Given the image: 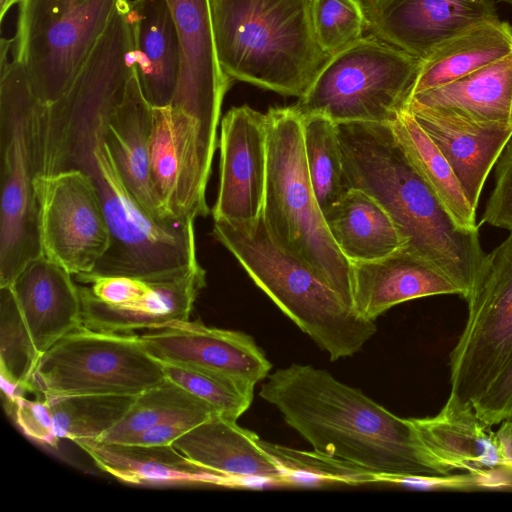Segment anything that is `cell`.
<instances>
[{
    "instance_id": "5",
    "label": "cell",
    "mask_w": 512,
    "mask_h": 512,
    "mask_svg": "<svg viewBox=\"0 0 512 512\" xmlns=\"http://www.w3.org/2000/svg\"><path fill=\"white\" fill-rule=\"evenodd\" d=\"M266 116L268 160L262 216L269 235L353 309L352 263L333 240L315 197L305 156L302 114L294 105L273 107Z\"/></svg>"
},
{
    "instance_id": "3",
    "label": "cell",
    "mask_w": 512,
    "mask_h": 512,
    "mask_svg": "<svg viewBox=\"0 0 512 512\" xmlns=\"http://www.w3.org/2000/svg\"><path fill=\"white\" fill-rule=\"evenodd\" d=\"M349 189L388 212L408 252L427 261L467 297L485 255L478 229L459 227L414 167L392 125L336 123Z\"/></svg>"
},
{
    "instance_id": "13",
    "label": "cell",
    "mask_w": 512,
    "mask_h": 512,
    "mask_svg": "<svg viewBox=\"0 0 512 512\" xmlns=\"http://www.w3.org/2000/svg\"><path fill=\"white\" fill-rule=\"evenodd\" d=\"M119 1L87 0L13 48V59L23 65L43 104L50 106L67 92Z\"/></svg>"
},
{
    "instance_id": "29",
    "label": "cell",
    "mask_w": 512,
    "mask_h": 512,
    "mask_svg": "<svg viewBox=\"0 0 512 512\" xmlns=\"http://www.w3.org/2000/svg\"><path fill=\"white\" fill-rule=\"evenodd\" d=\"M512 54V26L500 20L475 25L441 44L422 62L414 94L434 89Z\"/></svg>"
},
{
    "instance_id": "35",
    "label": "cell",
    "mask_w": 512,
    "mask_h": 512,
    "mask_svg": "<svg viewBox=\"0 0 512 512\" xmlns=\"http://www.w3.org/2000/svg\"><path fill=\"white\" fill-rule=\"evenodd\" d=\"M165 378L179 385L228 419H237L253 401L254 386L215 372L162 363Z\"/></svg>"
},
{
    "instance_id": "28",
    "label": "cell",
    "mask_w": 512,
    "mask_h": 512,
    "mask_svg": "<svg viewBox=\"0 0 512 512\" xmlns=\"http://www.w3.org/2000/svg\"><path fill=\"white\" fill-rule=\"evenodd\" d=\"M324 218L333 240L351 263L381 259L405 246L388 212L360 189H348Z\"/></svg>"
},
{
    "instance_id": "37",
    "label": "cell",
    "mask_w": 512,
    "mask_h": 512,
    "mask_svg": "<svg viewBox=\"0 0 512 512\" xmlns=\"http://www.w3.org/2000/svg\"><path fill=\"white\" fill-rule=\"evenodd\" d=\"M263 448L288 471L301 470L319 475L327 482L365 484L382 482L381 477L350 462L325 453L303 451L273 444L261 439Z\"/></svg>"
},
{
    "instance_id": "8",
    "label": "cell",
    "mask_w": 512,
    "mask_h": 512,
    "mask_svg": "<svg viewBox=\"0 0 512 512\" xmlns=\"http://www.w3.org/2000/svg\"><path fill=\"white\" fill-rule=\"evenodd\" d=\"M422 61L372 34L330 57L295 104L335 123L392 124L407 110Z\"/></svg>"
},
{
    "instance_id": "36",
    "label": "cell",
    "mask_w": 512,
    "mask_h": 512,
    "mask_svg": "<svg viewBox=\"0 0 512 512\" xmlns=\"http://www.w3.org/2000/svg\"><path fill=\"white\" fill-rule=\"evenodd\" d=\"M318 44L330 57L347 49L368 29L362 0H310Z\"/></svg>"
},
{
    "instance_id": "18",
    "label": "cell",
    "mask_w": 512,
    "mask_h": 512,
    "mask_svg": "<svg viewBox=\"0 0 512 512\" xmlns=\"http://www.w3.org/2000/svg\"><path fill=\"white\" fill-rule=\"evenodd\" d=\"M206 286V272L199 263L152 281L139 300L121 306L108 305L79 286L85 327L97 331L132 334L158 330L190 320L194 303Z\"/></svg>"
},
{
    "instance_id": "27",
    "label": "cell",
    "mask_w": 512,
    "mask_h": 512,
    "mask_svg": "<svg viewBox=\"0 0 512 512\" xmlns=\"http://www.w3.org/2000/svg\"><path fill=\"white\" fill-rule=\"evenodd\" d=\"M411 420L428 449L456 470L485 473L508 467L497 432L473 408L445 404L435 416Z\"/></svg>"
},
{
    "instance_id": "24",
    "label": "cell",
    "mask_w": 512,
    "mask_h": 512,
    "mask_svg": "<svg viewBox=\"0 0 512 512\" xmlns=\"http://www.w3.org/2000/svg\"><path fill=\"white\" fill-rule=\"evenodd\" d=\"M75 442L104 472L137 485L230 486L233 478L200 466L173 445H140L78 439Z\"/></svg>"
},
{
    "instance_id": "26",
    "label": "cell",
    "mask_w": 512,
    "mask_h": 512,
    "mask_svg": "<svg viewBox=\"0 0 512 512\" xmlns=\"http://www.w3.org/2000/svg\"><path fill=\"white\" fill-rule=\"evenodd\" d=\"M409 105L481 125L512 127V54L456 81L414 94Z\"/></svg>"
},
{
    "instance_id": "4",
    "label": "cell",
    "mask_w": 512,
    "mask_h": 512,
    "mask_svg": "<svg viewBox=\"0 0 512 512\" xmlns=\"http://www.w3.org/2000/svg\"><path fill=\"white\" fill-rule=\"evenodd\" d=\"M219 63L233 81L301 98L330 59L310 0H210Z\"/></svg>"
},
{
    "instance_id": "33",
    "label": "cell",
    "mask_w": 512,
    "mask_h": 512,
    "mask_svg": "<svg viewBox=\"0 0 512 512\" xmlns=\"http://www.w3.org/2000/svg\"><path fill=\"white\" fill-rule=\"evenodd\" d=\"M136 396L84 394L48 400L54 435L58 440L98 439L124 417Z\"/></svg>"
},
{
    "instance_id": "17",
    "label": "cell",
    "mask_w": 512,
    "mask_h": 512,
    "mask_svg": "<svg viewBox=\"0 0 512 512\" xmlns=\"http://www.w3.org/2000/svg\"><path fill=\"white\" fill-rule=\"evenodd\" d=\"M147 352L161 363L203 369L254 386L272 368L246 333L186 321L139 335Z\"/></svg>"
},
{
    "instance_id": "16",
    "label": "cell",
    "mask_w": 512,
    "mask_h": 512,
    "mask_svg": "<svg viewBox=\"0 0 512 512\" xmlns=\"http://www.w3.org/2000/svg\"><path fill=\"white\" fill-rule=\"evenodd\" d=\"M176 27L180 72L172 107L217 137L222 103L232 80L219 63L210 0H166Z\"/></svg>"
},
{
    "instance_id": "22",
    "label": "cell",
    "mask_w": 512,
    "mask_h": 512,
    "mask_svg": "<svg viewBox=\"0 0 512 512\" xmlns=\"http://www.w3.org/2000/svg\"><path fill=\"white\" fill-rule=\"evenodd\" d=\"M407 111L448 161L476 209L484 183L512 137V127L472 123L414 105H408Z\"/></svg>"
},
{
    "instance_id": "42",
    "label": "cell",
    "mask_w": 512,
    "mask_h": 512,
    "mask_svg": "<svg viewBox=\"0 0 512 512\" xmlns=\"http://www.w3.org/2000/svg\"><path fill=\"white\" fill-rule=\"evenodd\" d=\"M13 405L16 422L27 436L41 443L56 446L59 440L53 432V416L47 399L28 400L18 396Z\"/></svg>"
},
{
    "instance_id": "32",
    "label": "cell",
    "mask_w": 512,
    "mask_h": 512,
    "mask_svg": "<svg viewBox=\"0 0 512 512\" xmlns=\"http://www.w3.org/2000/svg\"><path fill=\"white\" fill-rule=\"evenodd\" d=\"M304 149L311 185L323 213L349 189L337 124L321 114L302 115Z\"/></svg>"
},
{
    "instance_id": "9",
    "label": "cell",
    "mask_w": 512,
    "mask_h": 512,
    "mask_svg": "<svg viewBox=\"0 0 512 512\" xmlns=\"http://www.w3.org/2000/svg\"><path fill=\"white\" fill-rule=\"evenodd\" d=\"M137 334L82 327L42 354L33 388L51 400L84 394L139 395L165 380Z\"/></svg>"
},
{
    "instance_id": "44",
    "label": "cell",
    "mask_w": 512,
    "mask_h": 512,
    "mask_svg": "<svg viewBox=\"0 0 512 512\" xmlns=\"http://www.w3.org/2000/svg\"><path fill=\"white\" fill-rule=\"evenodd\" d=\"M497 435L508 460V467H512V420L501 423Z\"/></svg>"
},
{
    "instance_id": "12",
    "label": "cell",
    "mask_w": 512,
    "mask_h": 512,
    "mask_svg": "<svg viewBox=\"0 0 512 512\" xmlns=\"http://www.w3.org/2000/svg\"><path fill=\"white\" fill-rule=\"evenodd\" d=\"M217 137L195 118L172 107H153L150 177L166 215L186 221L210 213L206 188Z\"/></svg>"
},
{
    "instance_id": "7",
    "label": "cell",
    "mask_w": 512,
    "mask_h": 512,
    "mask_svg": "<svg viewBox=\"0 0 512 512\" xmlns=\"http://www.w3.org/2000/svg\"><path fill=\"white\" fill-rule=\"evenodd\" d=\"M47 105L16 59L0 65V286L43 254L35 180L42 172Z\"/></svg>"
},
{
    "instance_id": "15",
    "label": "cell",
    "mask_w": 512,
    "mask_h": 512,
    "mask_svg": "<svg viewBox=\"0 0 512 512\" xmlns=\"http://www.w3.org/2000/svg\"><path fill=\"white\" fill-rule=\"evenodd\" d=\"M362 3L373 36L422 62L450 38L499 18L493 0H362Z\"/></svg>"
},
{
    "instance_id": "2",
    "label": "cell",
    "mask_w": 512,
    "mask_h": 512,
    "mask_svg": "<svg viewBox=\"0 0 512 512\" xmlns=\"http://www.w3.org/2000/svg\"><path fill=\"white\" fill-rule=\"evenodd\" d=\"M259 395L314 450L350 462L388 482L443 478L454 467L432 453L411 418H401L311 365L291 364L268 375Z\"/></svg>"
},
{
    "instance_id": "34",
    "label": "cell",
    "mask_w": 512,
    "mask_h": 512,
    "mask_svg": "<svg viewBox=\"0 0 512 512\" xmlns=\"http://www.w3.org/2000/svg\"><path fill=\"white\" fill-rule=\"evenodd\" d=\"M197 409L212 410L179 385L165 379L137 395L124 417L97 440L127 443L170 417Z\"/></svg>"
},
{
    "instance_id": "21",
    "label": "cell",
    "mask_w": 512,
    "mask_h": 512,
    "mask_svg": "<svg viewBox=\"0 0 512 512\" xmlns=\"http://www.w3.org/2000/svg\"><path fill=\"white\" fill-rule=\"evenodd\" d=\"M153 107L146 100L135 69L120 102L109 113L104 140L131 195L152 218H169L155 194L150 177V137Z\"/></svg>"
},
{
    "instance_id": "45",
    "label": "cell",
    "mask_w": 512,
    "mask_h": 512,
    "mask_svg": "<svg viewBox=\"0 0 512 512\" xmlns=\"http://www.w3.org/2000/svg\"><path fill=\"white\" fill-rule=\"evenodd\" d=\"M20 0H0V22H3V19L8 12V10L15 5L16 3H19Z\"/></svg>"
},
{
    "instance_id": "10",
    "label": "cell",
    "mask_w": 512,
    "mask_h": 512,
    "mask_svg": "<svg viewBox=\"0 0 512 512\" xmlns=\"http://www.w3.org/2000/svg\"><path fill=\"white\" fill-rule=\"evenodd\" d=\"M468 317L450 354L445 404L473 408L512 349V230L485 254L468 296Z\"/></svg>"
},
{
    "instance_id": "19",
    "label": "cell",
    "mask_w": 512,
    "mask_h": 512,
    "mask_svg": "<svg viewBox=\"0 0 512 512\" xmlns=\"http://www.w3.org/2000/svg\"><path fill=\"white\" fill-rule=\"evenodd\" d=\"M73 278L42 254L29 261L10 285L41 355L67 334L84 327L79 286Z\"/></svg>"
},
{
    "instance_id": "39",
    "label": "cell",
    "mask_w": 512,
    "mask_h": 512,
    "mask_svg": "<svg viewBox=\"0 0 512 512\" xmlns=\"http://www.w3.org/2000/svg\"><path fill=\"white\" fill-rule=\"evenodd\" d=\"M495 169L493 190L480 224L512 230V137L501 152Z\"/></svg>"
},
{
    "instance_id": "6",
    "label": "cell",
    "mask_w": 512,
    "mask_h": 512,
    "mask_svg": "<svg viewBox=\"0 0 512 512\" xmlns=\"http://www.w3.org/2000/svg\"><path fill=\"white\" fill-rule=\"evenodd\" d=\"M213 235L332 361L354 355L376 333L374 321L359 316L316 273L273 242L262 215L253 224L214 221Z\"/></svg>"
},
{
    "instance_id": "30",
    "label": "cell",
    "mask_w": 512,
    "mask_h": 512,
    "mask_svg": "<svg viewBox=\"0 0 512 512\" xmlns=\"http://www.w3.org/2000/svg\"><path fill=\"white\" fill-rule=\"evenodd\" d=\"M406 155L463 229H478L476 209L468 201L453 169L435 143L407 110L391 124Z\"/></svg>"
},
{
    "instance_id": "41",
    "label": "cell",
    "mask_w": 512,
    "mask_h": 512,
    "mask_svg": "<svg viewBox=\"0 0 512 512\" xmlns=\"http://www.w3.org/2000/svg\"><path fill=\"white\" fill-rule=\"evenodd\" d=\"M87 0H20L17 31L13 47L21 45L32 33L63 15L76 10Z\"/></svg>"
},
{
    "instance_id": "20",
    "label": "cell",
    "mask_w": 512,
    "mask_h": 512,
    "mask_svg": "<svg viewBox=\"0 0 512 512\" xmlns=\"http://www.w3.org/2000/svg\"><path fill=\"white\" fill-rule=\"evenodd\" d=\"M442 294L461 292L433 265L404 248L352 263L353 309L369 321L402 302Z\"/></svg>"
},
{
    "instance_id": "40",
    "label": "cell",
    "mask_w": 512,
    "mask_h": 512,
    "mask_svg": "<svg viewBox=\"0 0 512 512\" xmlns=\"http://www.w3.org/2000/svg\"><path fill=\"white\" fill-rule=\"evenodd\" d=\"M473 410L488 427L512 420V349Z\"/></svg>"
},
{
    "instance_id": "23",
    "label": "cell",
    "mask_w": 512,
    "mask_h": 512,
    "mask_svg": "<svg viewBox=\"0 0 512 512\" xmlns=\"http://www.w3.org/2000/svg\"><path fill=\"white\" fill-rule=\"evenodd\" d=\"M194 463L233 479L267 477L286 484L288 470L252 431L212 414L172 444Z\"/></svg>"
},
{
    "instance_id": "31",
    "label": "cell",
    "mask_w": 512,
    "mask_h": 512,
    "mask_svg": "<svg viewBox=\"0 0 512 512\" xmlns=\"http://www.w3.org/2000/svg\"><path fill=\"white\" fill-rule=\"evenodd\" d=\"M11 286H0V375L3 394L13 404L24 391H34L41 358Z\"/></svg>"
},
{
    "instance_id": "38",
    "label": "cell",
    "mask_w": 512,
    "mask_h": 512,
    "mask_svg": "<svg viewBox=\"0 0 512 512\" xmlns=\"http://www.w3.org/2000/svg\"><path fill=\"white\" fill-rule=\"evenodd\" d=\"M74 280L85 284V290L99 301L108 305L121 306L143 297L155 279L83 273L75 275Z\"/></svg>"
},
{
    "instance_id": "14",
    "label": "cell",
    "mask_w": 512,
    "mask_h": 512,
    "mask_svg": "<svg viewBox=\"0 0 512 512\" xmlns=\"http://www.w3.org/2000/svg\"><path fill=\"white\" fill-rule=\"evenodd\" d=\"M219 189L214 221L253 224L262 215L267 182V116L248 105L220 123Z\"/></svg>"
},
{
    "instance_id": "25",
    "label": "cell",
    "mask_w": 512,
    "mask_h": 512,
    "mask_svg": "<svg viewBox=\"0 0 512 512\" xmlns=\"http://www.w3.org/2000/svg\"><path fill=\"white\" fill-rule=\"evenodd\" d=\"M129 19L136 72L142 92L152 107L169 106L180 72V48L166 0H132Z\"/></svg>"
},
{
    "instance_id": "46",
    "label": "cell",
    "mask_w": 512,
    "mask_h": 512,
    "mask_svg": "<svg viewBox=\"0 0 512 512\" xmlns=\"http://www.w3.org/2000/svg\"><path fill=\"white\" fill-rule=\"evenodd\" d=\"M498 1L506 2V3L510 4V5H512V0H498Z\"/></svg>"
},
{
    "instance_id": "11",
    "label": "cell",
    "mask_w": 512,
    "mask_h": 512,
    "mask_svg": "<svg viewBox=\"0 0 512 512\" xmlns=\"http://www.w3.org/2000/svg\"><path fill=\"white\" fill-rule=\"evenodd\" d=\"M43 254L73 276L91 273L110 246V232L91 177L68 169L35 180Z\"/></svg>"
},
{
    "instance_id": "1",
    "label": "cell",
    "mask_w": 512,
    "mask_h": 512,
    "mask_svg": "<svg viewBox=\"0 0 512 512\" xmlns=\"http://www.w3.org/2000/svg\"><path fill=\"white\" fill-rule=\"evenodd\" d=\"M119 102L108 90L79 88L48 106L40 175L79 169L93 180L110 246L91 273L157 279L199 263L194 221L156 220L131 195L104 140Z\"/></svg>"
},
{
    "instance_id": "43",
    "label": "cell",
    "mask_w": 512,
    "mask_h": 512,
    "mask_svg": "<svg viewBox=\"0 0 512 512\" xmlns=\"http://www.w3.org/2000/svg\"><path fill=\"white\" fill-rule=\"evenodd\" d=\"M215 412L197 409L170 417L135 436L127 443L140 445H172L177 439L202 423Z\"/></svg>"
}]
</instances>
